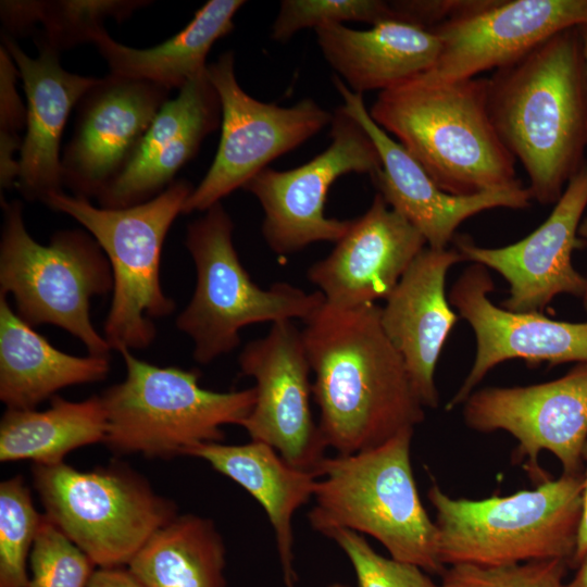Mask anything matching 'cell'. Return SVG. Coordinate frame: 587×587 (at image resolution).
I'll list each match as a JSON object with an SVG mask.
<instances>
[{"mask_svg": "<svg viewBox=\"0 0 587 587\" xmlns=\"http://www.w3.org/2000/svg\"><path fill=\"white\" fill-rule=\"evenodd\" d=\"M303 323L312 394L327 448L357 453L424 421L425 407L383 329L380 307L336 309L324 302Z\"/></svg>", "mask_w": 587, "mask_h": 587, "instance_id": "cell-1", "label": "cell"}, {"mask_svg": "<svg viewBox=\"0 0 587 587\" xmlns=\"http://www.w3.org/2000/svg\"><path fill=\"white\" fill-rule=\"evenodd\" d=\"M487 103L503 145L529 179L532 199L555 203L584 165L587 83L577 27L549 37L487 78Z\"/></svg>", "mask_w": 587, "mask_h": 587, "instance_id": "cell-2", "label": "cell"}, {"mask_svg": "<svg viewBox=\"0 0 587 587\" xmlns=\"http://www.w3.org/2000/svg\"><path fill=\"white\" fill-rule=\"evenodd\" d=\"M369 112L450 195L521 183L489 114L487 78L430 83L415 76L380 91Z\"/></svg>", "mask_w": 587, "mask_h": 587, "instance_id": "cell-3", "label": "cell"}, {"mask_svg": "<svg viewBox=\"0 0 587 587\" xmlns=\"http://www.w3.org/2000/svg\"><path fill=\"white\" fill-rule=\"evenodd\" d=\"M414 430L352 454L325 457L319 466L310 526L326 536L335 529L365 534L389 557L441 575L435 521L427 514L411 465Z\"/></svg>", "mask_w": 587, "mask_h": 587, "instance_id": "cell-4", "label": "cell"}, {"mask_svg": "<svg viewBox=\"0 0 587 587\" xmlns=\"http://www.w3.org/2000/svg\"><path fill=\"white\" fill-rule=\"evenodd\" d=\"M432 503L445 566L510 565L574 554L583 514V474L547 478L532 490L472 500L433 484Z\"/></svg>", "mask_w": 587, "mask_h": 587, "instance_id": "cell-5", "label": "cell"}, {"mask_svg": "<svg viewBox=\"0 0 587 587\" xmlns=\"http://www.w3.org/2000/svg\"><path fill=\"white\" fill-rule=\"evenodd\" d=\"M118 352L125 378L101 395L108 420L104 442L117 454L187 455L196 446L222 441V426H241L254 405L253 387L205 389L196 369L160 367L127 348Z\"/></svg>", "mask_w": 587, "mask_h": 587, "instance_id": "cell-6", "label": "cell"}, {"mask_svg": "<svg viewBox=\"0 0 587 587\" xmlns=\"http://www.w3.org/2000/svg\"><path fill=\"white\" fill-rule=\"evenodd\" d=\"M193 187L174 180L154 198L123 209L92 205L88 198L62 192L45 203L72 216L105 253L113 275V297L104 322L111 349H142L155 337L153 319L174 311L160 282L163 243Z\"/></svg>", "mask_w": 587, "mask_h": 587, "instance_id": "cell-7", "label": "cell"}, {"mask_svg": "<svg viewBox=\"0 0 587 587\" xmlns=\"http://www.w3.org/2000/svg\"><path fill=\"white\" fill-rule=\"evenodd\" d=\"M0 295H12L17 315L33 327L52 324L78 338L89 354L109 357L111 347L90 320V301L113 290L109 260L86 232L60 230L50 243L27 232L20 201H3Z\"/></svg>", "mask_w": 587, "mask_h": 587, "instance_id": "cell-8", "label": "cell"}, {"mask_svg": "<svg viewBox=\"0 0 587 587\" xmlns=\"http://www.w3.org/2000/svg\"><path fill=\"white\" fill-rule=\"evenodd\" d=\"M234 223L221 202L187 226L186 247L196 268V286L176 327L193 342V359L208 364L240 344L239 333L254 323L302 321L324 302L319 291L289 283L263 289L243 267L233 241Z\"/></svg>", "mask_w": 587, "mask_h": 587, "instance_id": "cell-9", "label": "cell"}, {"mask_svg": "<svg viewBox=\"0 0 587 587\" xmlns=\"http://www.w3.org/2000/svg\"><path fill=\"white\" fill-rule=\"evenodd\" d=\"M45 516L95 565H128L176 515V505L133 470L113 464L78 471L66 463L33 464Z\"/></svg>", "mask_w": 587, "mask_h": 587, "instance_id": "cell-10", "label": "cell"}, {"mask_svg": "<svg viewBox=\"0 0 587 587\" xmlns=\"http://www.w3.org/2000/svg\"><path fill=\"white\" fill-rule=\"evenodd\" d=\"M208 77L221 103V138L207 174L187 198L183 214L205 212L243 186L274 159L330 125L333 113L312 99L291 107L249 96L235 75V58L225 52L209 64Z\"/></svg>", "mask_w": 587, "mask_h": 587, "instance_id": "cell-11", "label": "cell"}, {"mask_svg": "<svg viewBox=\"0 0 587 587\" xmlns=\"http://www.w3.org/2000/svg\"><path fill=\"white\" fill-rule=\"evenodd\" d=\"M329 135L330 145L309 162L287 171L266 167L243 186L261 204L262 235L277 254L341 239L352 220L325 215L332 184L348 173L371 176L382 167L372 139L342 105L333 113Z\"/></svg>", "mask_w": 587, "mask_h": 587, "instance_id": "cell-12", "label": "cell"}, {"mask_svg": "<svg viewBox=\"0 0 587 587\" xmlns=\"http://www.w3.org/2000/svg\"><path fill=\"white\" fill-rule=\"evenodd\" d=\"M466 426L479 433L503 430L517 440L515 459L537 484L546 473L541 451L551 452L564 474H583L587 444V363L541 384L486 387L474 390L463 403Z\"/></svg>", "mask_w": 587, "mask_h": 587, "instance_id": "cell-13", "label": "cell"}, {"mask_svg": "<svg viewBox=\"0 0 587 587\" xmlns=\"http://www.w3.org/2000/svg\"><path fill=\"white\" fill-rule=\"evenodd\" d=\"M238 364L255 383L254 405L241 424L250 440L317 475L327 447L311 410L312 372L301 329L292 321L273 323L264 337L243 347Z\"/></svg>", "mask_w": 587, "mask_h": 587, "instance_id": "cell-14", "label": "cell"}, {"mask_svg": "<svg viewBox=\"0 0 587 587\" xmlns=\"http://www.w3.org/2000/svg\"><path fill=\"white\" fill-rule=\"evenodd\" d=\"M587 22V0H486L429 30L440 41L435 64L417 75L430 83L475 78L502 68L554 34Z\"/></svg>", "mask_w": 587, "mask_h": 587, "instance_id": "cell-15", "label": "cell"}, {"mask_svg": "<svg viewBox=\"0 0 587 587\" xmlns=\"http://www.w3.org/2000/svg\"><path fill=\"white\" fill-rule=\"evenodd\" d=\"M495 289L488 268L473 263L448 292L460 317L472 327L476 351L462 385L446 404H463L475 387L498 364L523 359L530 364L587 363V322L552 320L539 312H512L489 299Z\"/></svg>", "mask_w": 587, "mask_h": 587, "instance_id": "cell-16", "label": "cell"}, {"mask_svg": "<svg viewBox=\"0 0 587 587\" xmlns=\"http://www.w3.org/2000/svg\"><path fill=\"white\" fill-rule=\"evenodd\" d=\"M587 207V164L570 179L548 218L512 245L486 248L466 235L454 236L455 249L470 261L499 273L509 284L501 307L512 312L544 313L560 295L583 298L586 276L572 264L574 250L584 248L577 236Z\"/></svg>", "mask_w": 587, "mask_h": 587, "instance_id": "cell-17", "label": "cell"}, {"mask_svg": "<svg viewBox=\"0 0 587 587\" xmlns=\"http://www.w3.org/2000/svg\"><path fill=\"white\" fill-rule=\"evenodd\" d=\"M170 90L109 74L77 104L73 136L61 158L63 185L98 197L127 166Z\"/></svg>", "mask_w": 587, "mask_h": 587, "instance_id": "cell-18", "label": "cell"}, {"mask_svg": "<svg viewBox=\"0 0 587 587\" xmlns=\"http://www.w3.org/2000/svg\"><path fill=\"white\" fill-rule=\"evenodd\" d=\"M333 83L344 100L345 110L358 121L376 147L382 167L371 178L378 193L423 235L428 248L447 249L457 228L483 211L525 209L530 204L532 195L522 182L472 196L444 191L421 164L373 121L362 95L351 91L337 75Z\"/></svg>", "mask_w": 587, "mask_h": 587, "instance_id": "cell-19", "label": "cell"}, {"mask_svg": "<svg viewBox=\"0 0 587 587\" xmlns=\"http://www.w3.org/2000/svg\"><path fill=\"white\" fill-rule=\"evenodd\" d=\"M426 247L423 235L376 193L332 252L308 268L307 278L329 307L375 303L390 295Z\"/></svg>", "mask_w": 587, "mask_h": 587, "instance_id": "cell-20", "label": "cell"}, {"mask_svg": "<svg viewBox=\"0 0 587 587\" xmlns=\"http://www.w3.org/2000/svg\"><path fill=\"white\" fill-rule=\"evenodd\" d=\"M463 258L455 248L426 247L412 262L380 307V323L402 357L425 408L436 409L435 372L439 355L460 319L446 294L448 271Z\"/></svg>", "mask_w": 587, "mask_h": 587, "instance_id": "cell-21", "label": "cell"}, {"mask_svg": "<svg viewBox=\"0 0 587 587\" xmlns=\"http://www.w3.org/2000/svg\"><path fill=\"white\" fill-rule=\"evenodd\" d=\"M2 46L16 65L26 96V133L15 187L27 200L45 202L63 191L60 145L70 113L99 78L67 72L60 52L46 45L39 43L36 58L9 35L2 36Z\"/></svg>", "mask_w": 587, "mask_h": 587, "instance_id": "cell-22", "label": "cell"}, {"mask_svg": "<svg viewBox=\"0 0 587 587\" xmlns=\"http://www.w3.org/2000/svg\"><path fill=\"white\" fill-rule=\"evenodd\" d=\"M220 121V99L205 73L161 107L130 162L97 197L100 207L128 208L161 193Z\"/></svg>", "mask_w": 587, "mask_h": 587, "instance_id": "cell-23", "label": "cell"}, {"mask_svg": "<svg viewBox=\"0 0 587 587\" xmlns=\"http://www.w3.org/2000/svg\"><path fill=\"white\" fill-rule=\"evenodd\" d=\"M328 64L353 92L384 91L429 70L440 52L437 35L400 21H384L369 29L345 24L315 28Z\"/></svg>", "mask_w": 587, "mask_h": 587, "instance_id": "cell-24", "label": "cell"}, {"mask_svg": "<svg viewBox=\"0 0 587 587\" xmlns=\"http://www.w3.org/2000/svg\"><path fill=\"white\" fill-rule=\"evenodd\" d=\"M246 489L264 509L272 525L286 587H296L294 562L296 511L314 496L317 475L287 463L271 446L207 442L189 450Z\"/></svg>", "mask_w": 587, "mask_h": 587, "instance_id": "cell-25", "label": "cell"}, {"mask_svg": "<svg viewBox=\"0 0 587 587\" xmlns=\"http://www.w3.org/2000/svg\"><path fill=\"white\" fill-rule=\"evenodd\" d=\"M109 371V357H77L53 347L0 295V399L7 409H35L58 390L102 380Z\"/></svg>", "mask_w": 587, "mask_h": 587, "instance_id": "cell-26", "label": "cell"}, {"mask_svg": "<svg viewBox=\"0 0 587 587\" xmlns=\"http://www.w3.org/2000/svg\"><path fill=\"white\" fill-rule=\"evenodd\" d=\"M242 0H210L188 25L162 43L136 49L115 41L107 30L93 43L107 61L111 74L146 80L168 90L182 89L207 73V55L216 40L234 28V17Z\"/></svg>", "mask_w": 587, "mask_h": 587, "instance_id": "cell-27", "label": "cell"}, {"mask_svg": "<svg viewBox=\"0 0 587 587\" xmlns=\"http://www.w3.org/2000/svg\"><path fill=\"white\" fill-rule=\"evenodd\" d=\"M107 433L101 396L78 402L54 396L43 411L7 409L0 423V461L62 463L67 453L79 447L104 442Z\"/></svg>", "mask_w": 587, "mask_h": 587, "instance_id": "cell-28", "label": "cell"}, {"mask_svg": "<svg viewBox=\"0 0 587 587\" xmlns=\"http://www.w3.org/2000/svg\"><path fill=\"white\" fill-rule=\"evenodd\" d=\"M225 565L214 522L189 513L158 529L127 567L146 587H226Z\"/></svg>", "mask_w": 587, "mask_h": 587, "instance_id": "cell-29", "label": "cell"}, {"mask_svg": "<svg viewBox=\"0 0 587 587\" xmlns=\"http://www.w3.org/2000/svg\"><path fill=\"white\" fill-rule=\"evenodd\" d=\"M151 1L143 0H57L1 1L0 15L12 34L29 30L37 23L43 27L39 43L58 52L84 42H92L104 29L108 17L127 18Z\"/></svg>", "mask_w": 587, "mask_h": 587, "instance_id": "cell-30", "label": "cell"}, {"mask_svg": "<svg viewBox=\"0 0 587 587\" xmlns=\"http://www.w3.org/2000/svg\"><path fill=\"white\" fill-rule=\"evenodd\" d=\"M42 514L22 476L0 484V587H27V558Z\"/></svg>", "mask_w": 587, "mask_h": 587, "instance_id": "cell-31", "label": "cell"}, {"mask_svg": "<svg viewBox=\"0 0 587 587\" xmlns=\"http://www.w3.org/2000/svg\"><path fill=\"white\" fill-rule=\"evenodd\" d=\"M396 21L389 1L380 0H284L273 23L271 37L287 41L303 28L329 24L366 22L375 25Z\"/></svg>", "mask_w": 587, "mask_h": 587, "instance_id": "cell-32", "label": "cell"}, {"mask_svg": "<svg viewBox=\"0 0 587 587\" xmlns=\"http://www.w3.org/2000/svg\"><path fill=\"white\" fill-rule=\"evenodd\" d=\"M27 587H86L95 564L45 514L30 555Z\"/></svg>", "mask_w": 587, "mask_h": 587, "instance_id": "cell-33", "label": "cell"}, {"mask_svg": "<svg viewBox=\"0 0 587 587\" xmlns=\"http://www.w3.org/2000/svg\"><path fill=\"white\" fill-rule=\"evenodd\" d=\"M569 562L554 559L510 565L459 563L442 572L441 587H565Z\"/></svg>", "mask_w": 587, "mask_h": 587, "instance_id": "cell-34", "label": "cell"}, {"mask_svg": "<svg viewBox=\"0 0 587 587\" xmlns=\"http://www.w3.org/2000/svg\"><path fill=\"white\" fill-rule=\"evenodd\" d=\"M325 537L334 540L349 559L358 587H441L423 569L379 554L357 532L335 529Z\"/></svg>", "mask_w": 587, "mask_h": 587, "instance_id": "cell-35", "label": "cell"}, {"mask_svg": "<svg viewBox=\"0 0 587 587\" xmlns=\"http://www.w3.org/2000/svg\"><path fill=\"white\" fill-rule=\"evenodd\" d=\"M18 71L7 51L0 48V186H15L18 161L14 154L21 150L23 138L20 130L26 127V107L16 90Z\"/></svg>", "mask_w": 587, "mask_h": 587, "instance_id": "cell-36", "label": "cell"}, {"mask_svg": "<svg viewBox=\"0 0 587 587\" xmlns=\"http://www.w3.org/2000/svg\"><path fill=\"white\" fill-rule=\"evenodd\" d=\"M486 0H400L389 1L396 21L432 29L447 21L480 8Z\"/></svg>", "mask_w": 587, "mask_h": 587, "instance_id": "cell-37", "label": "cell"}, {"mask_svg": "<svg viewBox=\"0 0 587 587\" xmlns=\"http://www.w3.org/2000/svg\"><path fill=\"white\" fill-rule=\"evenodd\" d=\"M86 587H146L127 567H100L93 571Z\"/></svg>", "mask_w": 587, "mask_h": 587, "instance_id": "cell-38", "label": "cell"}, {"mask_svg": "<svg viewBox=\"0 0 587 587\" xmlns=\"http://www.w3.org/2000/svg\"><path fill=\"white\" fill-rule=\"evenodd\" d=\"M584 473H583V514L578 529L577 542L570 564L577 566L587 553V444L583 452Z\"/></svg>", "mask_w": 587, "mask_h": 587, "instance_id": "cell-39", "label": "cell"}, {"mask_svg": "<svg viewBox=\"0 0 587 587\" xmlns=\"http://www.w3.org/2000/svg\"><path fill=\"white\" fill-rule=\"evenodd\" d=\"M565 587H587V553L576 566V573Z\"/></svg>", "mask_w": 587, "mask_h": 587, "instance_id": "cell-40", "label": "cell"}, {"mask_svg": "<svg viewBox=\"0 0 587 587\" xmlns=\"http://www.w3.org/2000/svg\"><path fill=\"white\" fill-rule=\"evenodd\" d=\"M577 235L582 237L583 241L585 242V246L587 247V216L580 222L577 230ZM586 282H587V275H586ZM583 307L585 312L587 313V284H586V290L582 298Z\"/></svg>", "mask_w": 587, "mask_h": 587, "instance_id": "cell-41", "label": "cell"}, {"mask_svg": "<svg viewBox=\"0 0 587 587\" xmlns=\"http://www.w3.org/2000/svg\"><path fill=\"white\" fill-rule=\"evenodd\" d=\"M587 83V22L578 26Z\"/></svg>", "mask_w": 587, "mask_h": 587, "instance_id": "cell-42", "label": "cell"}, {"mask_svg": "<svg viewBox=\"0 0 587 587\" xmlns=\"http://www.w3.org/2000/svg\"><path fill=\"white\" fill-rule=\"evenodd\" d=\"M326 587H350V586L341 584V583H334V584H330V585H328Z\"/></svg>", "mask_w": 587, "mask_h": 587, "instance_id": "cell-43", "label": "cell"}]
</instances>
